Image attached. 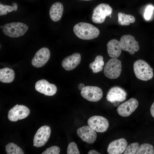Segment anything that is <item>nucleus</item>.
Returning <instances> with one entry per match:
<instances>
[{
	"mask_svg": "<svg viewBox=\"0 0 154 154\" xmlns=\"http://www.w3.org/2000/svg\"><path fill=\"white\" fill-rule=\"evenodd\" d=\"M73 31L78 38L83 40H89L95 38L99 35V29L92 24L85 22H80L75 25Z\"/></svg>",
	"mask_w": 154,
	"mask_h": 154,
	"instance_id": "1",
	"label": "nucleus"
},
{
	"mask_svg": "<svg viewBox=\"0 0 154 154\" xmlns=\"http://www.w3.org/2000/svg\"><path fill=\"white\" fill-rule=\"evenodd\" d=\"M134 73L139 80L147 81L153 77V69L146 62L142 60H136L133 63Z\"/></svg>",
	"mask_w": 154,
	"mask_h": 154,
	"instance_id": "2",
	"label": "nucleus"
},
{
	"mask_svg": "<svg viewBox=\"0 0 154 154\" xmlns=\"http://www.w3.org/2000/svg\"><path fill=\"white\" fill-rule=\"evenodd\" d=\"M28 28V26L24 23L13 22L5 25L3 28L2 31L7 36L16 38L23 35Z\"/></svg>",
	"mask_w": 154,
	"mask_h": 154,
	"instance_id": "3",
	"label": "nucleus"
},
{
	"mask_svg": "<svg viewBox=\"0 0 154 154\" xmlns=\"http://www.w3.org/2000/svg\"><path fill=\"white\" fill-rule=\"evenodd\" d=\"M122 70L121 61L116 58H112L106 63L104 74L107 78L115 79L120 75Z\"/></svg>",
	"mask_w": 154,
	"mask_h": 154,
	"instance_id": "4",
	"label": "nucleus"
},
{
	"mask_svg": "<svg viewBox=\"0 0 154 154\" xmlns=\"http://www.w3.org/2000/svg\"><path fill=\"white\" fill-rule=\"evenodd\" d=\"M112 7L109 5L102 3L99 4L94 9L92 15V20L94 23L101 24L105 21L106 17L111 15Z\"/></svg>",
	"mask_w": 154,
	"mask_h": 154,
	"instance_id": "5",
	"label": "nucleus"
},
{
	"mask_svg": "<svg viewBox=\"0 0 154 154\" xmlns=\"http://www.w3.org/2000/svg\"><path fill=\"white\" fill-rule=\"evenodd\" d=\"M89 126L96 132L103 133L108 129L109 122L105 117L99 116H94L90 117L88 120Z\"/></svg>",
	"mask_w": 154,
	"mask_h": 154,
	"instance_id": "6",
	"label": "nucleus"
},
{
	"mask_svg": "<svg viewBox=\"0 0 154 154\" xmlns=\"http://www.w3.org/2000/svg\"><path fill=\"white\" fill-rule=\"evenodd\" d=\"M119 42L122 50L128 52L131 54H133L139 49L138 42L134 36L130 35L122 36Z\"/></svg>",
	"mask_w": 154,
	"mask_h": 154,
	"instance_id": "7",
	"label": "nucleus"
},
{
	"mask_svg": "<svg viewBox=\"0 0 154 154\" xmlns=\"http://www.w3.org/2000/svg\"><path fill=\"white\" fill-rule=\"evenodd\" d=\"M82 96L87 100L92 102H97L102 97L103 92L99 87L96 86H85L81 90Z\"/></svg>",
	"mask_w": 154,
	"mask_h": 154,
	"instance_id": "8",
	"label": "nucleus"
},
{
	"mask_svg": "<svg viewBox=\"0 0 154 154\" xmlns=\"http://www.w3.org/2000/svg\"><path fill=\"white\" fill-rule=\"evenodd\" d=\"M30 112L29 109L26 106L17 104L9 111L8 118L11 121H16L27 117Z\"/></svg>",
	"mask_w": 154,
	"mask_h": 154,
	"instance_id": "9",
	"label": "nucleus"
},
{
	"mask_svg": "<svg viewBox=\"0 0 154 154\" xmlns=\"http://www.w3.org/2000/svg\"><path fill=\"white\" fill-rule=\"evenodd\" d=\"M51 129L48 125L40 127L37 131L33 139V146L37 147L44 145L48 140L51 133Z\"/></svg>",
	"mask_w": 154,
	"mask_h": 154,
	"instance_id": "10",
	"label": "nucleus"
},
{
	"mask_svg": "<svg viewBox=\"0 0 154 154\" xmlns=\"http://www.w3.org/2000/svg\"><path fill=\"white\" fill-rule=\"evenodd\" d=\"M138 104L137 99L131 98L118 106L117 110V112L121 116L128 117L135 111Z\"/></svg>",
	"mask_w": 154,
	"mask_h": 154,
	"instance_id": "11",
	"label": "nucleus"
},
{
	"mask_svg": "<svg viewBox=\"0 0 154 154\" xmlns=\"http://www.w3.org/2000/svg\"><path fill=\"white\" fill-rule=\"evenodd\" d=\"M127 94L123 89L115 86L111 88L106 95L107 100L112 103L116 102H122L126 99Z\"/></svg>",
	"mask_w": 154,
	"mask_h": 154,
	"instance_id": "12",
	"label": "nucleus"
},
{
	"mask_svg": "<svg viewBox=\"0 0 154 154\" xmlns=\"http://www.w3.org/2000/svg\"><path fill=\"white\" fill-rule=\"evenodd\" d=\"M50 55V51L47 48L43 47L40 48L36 52L32 59V65L37 68L43 66L48 60Z\"/></svg>",
	"mask_w": 154,
	"mask_h": 154,
	"instance_id": "13",
	"label": "nucleus"
},
{
	"mask_svg": "<svg viewBox=\"0 0 154 154\" xmlns=\"http://www.w3.org/2000/svg\"><path fill=\"white\" fill-rule=\"evenodd\" d=\"M77 133L83 141L88 144L94 143L97 138L96 131L87 125L78 128L77 130Z\"/></svg>",
	"mask_w": 154,
	"mask_h": 154,
	"instance_id": "14",
	"label": "nucleus"
},
{
	"mask_svg": "<svg viewBox=\"0 0 154 154\" xmlns=\"http://www.w3.org/2000/svg\"><path fill=\"white\" fill-rule=\"evenodd\" d=\"M35 90L38 92L48 96H52L56 92L57 89L54 84L50 83L45 79L37 81L35 84Z\"/></svg>",
	"mask_w": 154,
	"mask_h": 154,
	"instance_id": "15",
	"label": "nucleus"
},
{
	"mask_svg": "<svg viewBox=\"0 0 154 154\" xmlns=\"http://www.w3.org/2000/svg\"><path fill=\"white\" fill-rule=\"evenodd\" d=\"M127 144V141L123 138L114 140L109 144L107 152L109 154H121L124 151Z\"/></svg>",
	"mask_w": 154,
	"mask_h": 154,
	"instance_id": "16",
	"label": "nucleus"
},
{
	"mask_svg": "<svg viewBox=\"0 0 154 154\" xmlns=\"http://www.w3.org/2000/svg\"><path fill=\"white\" fill-rule=\"evenodd\" d=\"M81 60V56L80 54L75 53L65 58L62 62V66L66 70H71L78 66Z\"/></svg>",
	"mask_w": 154,
	"mask_h": 154,
	"instance_id": "17",
	"label": "nucleus"
},
{
	"mask_svg": "<svg viewBox=\"0 0 154 154\" xmlns=\"http://www.w3.org/2000/svg\"><path fill=\"white\" fill-rule=\"evenodd\" d=\"M107 50L109 56L112 58H117L121 55L122 49L119 41L116 39L110 40L107 44Z\"/></svg>",
	"mask_w": 154,
	"mask_h": 154,
	"instance_id": "18",
	"label": "nucleus"
},
{
	"mask_svg": "<svg viewBox=\"0 0 154 154\" xmlns=\"http://www.w3.org/2000/svg\"><path fill=\"white\" fill-rule=\"evenodd\" d=\"M63 6L60 2L53 4L50 7L49 15L51 19L54 21H58L61 19L63 13Z\"/></svg>",
	"mask_w": 154,
	"mask_h": 154,
	"instance_id": "19",
	"label": "nucleus"
},
{
	"mask_svg": "<svg viewBox=\"0 0 154 154\" xmlns=\"http://www.w3.org/2000/svg\"><path fill=\"white\" fill-rule=\"evenodd\" d=\"M15 78V73L12 69L6 67L0 69V81L4 83L12 82Z\"/></svg>",
	"mask_w": 154,
	"mask_h": 154,
	"instance_id": "20",
	"label": "nucleus"
},
{
	"mask_svg": "<svg viewBox=\"0 0 154 154\" xmlns=\"http://www.w3.org/2000/svg\"><path fill=\"white\" fill-rule=\"evenodd\" d=\"M135 21L134 16L129 14H126L122 12L118 14V22L122 26H127L130 23H133Z\"/></svg>",
	"mask_w": 154,
	"mask_h": 154,
	"instance_id": "21",
	"label": "nucleus"
},
{
	"mask_svg": "<svg viewBox=\"0 0 154 154\" xmlns=\"http://www.w3.org/2000/svg\"><path fill=\"white\" fill-rule=\"evenodd\" d=\"M104 64L103 57L102 56L98 55L96 57L94 61L90 64L89 66L93 72L96 73L103 70Z\"/></svg>",
	"mask_w": 154,
	"mask_h": 154,
	"instance_id": "22",
	"label": "nucleus"
},
{
	"mask_svg": "<svg viewBox=\"0 0 154 154\" xmlns=\"http://www.w3.org/2000/svg\"><path fill=\"white\" fill-rule=\"evenodd\" d=\"M5 150L7 154H24L22 149L13 143H9L5 146Z\"/></svg>",
	"mask_w": 154,
	"mask_h": 154,
	"instance_id": "23",
	"label": "nucleus"
},
{
	"mask_svg": "<svg viewBox=\"0 0 154 154\" xmlns=\"http://www.w3.org/2000/svg\"><path fill=\"white\" fill-rule=\"evenodd\" d=\"M136 154H154V148L151 144L145 143L139 146Z\"/></svg>",
	"mask_w": 154,
	"mask_h": 154,
	"instance_id": "24",
	"label": "nucleus"
},
{
	"mask_svg": "<svg viewBox=\"0 0 154 154\" xmlns=\"http://www.w3.org/2000/svg\"><path fill=\"white\" fill-rule=\"evenodd\" d=\"M139 145L137 142H134L127 146L123 154H135L138 150Z\"/></svg>",
	"mask_w": 154,
	"mask_h": 154,
	"instance_id": "25",
	"label": "nucleus"
},
{
	"mask_svg": "<svg viewBox=\"0 0 154 154\" xmlns=\"http://www.w3.org/2000/svg\"><path fill=\"white\" fill-rule=\"evenodd\" d=\"M80 152L78 146L74 142H70L68 145L67 150V154H79Z\"/></svg>",
	"mask_w": 154,
	"mask_h": 154,
	"instance_id": "26",
	"label": "nucleus"
},
{
	"mask_svg": "<svg viewBox=\"0 0 154 154\" xmlns=\"http://www.w3.org/2000/svg\"><path fill=\"white\" fill-rule=\"evenodd\" d=\"M13 11V7L9 5H4L3 4H0V15H6L7 13Z\"/></svg>",
	"mask_w": 154,
	"mask_h": 154,
	"instance_id": "27",
	"label": "nucleus"
},
{
	"mask_svg": "<svg viewBox=\"0 0 154 154\" xmlns=\"http://www.w3.org/2000/svg\"><path fill=\"white\" fill-rule=\"evenodd\" d=\"M60 151V149L58 147L56 146H53L47 148L41 154H59Z\"/></svg>",
	"mask_w": 154,
	"mask_h": 154,
	"instance_id": "28",
	"label": "nucleus"
},
{
	"mask_svg": "<svg viewBox=\"0 0 154 154\" xmlns=\"http://www.w3.org/2000/svg\"><path fill=\"white\" fill-rule=\"evenodd\" d=\"M154 9V7L152 5H149L147 7L144 14V17L146 20H148L151 18Z\"/></svg>",
	"mask_w": 154,
	"mask_h": 154,
	"instance_id": "29",
	"label": "nucleus"
},
{
	"mask_svg": "<svg viewBox=\"0 0 154 154\" xmlns=\"http://www.w3.org/2000/svg\"><path fill=\"white\" fill-rule=\"evenodd\" d=\"M150 110L152 116L154 118V102L151 106Z\"/></svg>",
	"mask_w": 154,
	"mask_h": 154,
	"instance_id": "30",
	"label": "nucleus"
},
{
	"mask_svg": "<svg viewBox=\"0 0 154 154\" xmlns=\"http://www.w3.org/2000/svg\"><path fill=\"white\" fill-rule=\"evenodd\" d=\"M88 154H100V153H98L96 150H92L90 151L88 153Z\"/></svg>",
	"mask_w": 154,
	"mask_h": 154,
	"instance_id": "31",
	"label": "nucleus"
},
{
	"mask_svg": "<svg viewBox=\"0 0 154 154\" xmlns=\"http://www.w3.org/2000/svg\"><path fill=\"white\" fill-rule=\"evenodd\" d=\"M83 83L80 84L78 86V88L80 90H82L85 87Z\"/></svg>",
	"mask_w": 154,
	"mask_h": 154,
	"instance_id": "32",
	"label": "nucleus"
},
{
	"mask_svg": "<svg viewBox=\"0 0 154 154\" xmlns=\"http://www.w3.org/2000/svg\"><path fill=\"white\" fill-rule=\"evenodd\" d=\"M13 11H16L17 10V7L16 5H14L13 6Z\"/></svg>",
	"mask_w": 154,
	"mask_h": 154,
	"instance_id": "33",
	"label": "nucleus"
},
{
	"mask_svg": "<svg viewBox=\"0 0 154 154\" xmlns=\"http://www.w3.org/2000/svg\"><path fill=\"white\" fill-rule=\"evenodd\" d=\"M80 0L88 1H91V0Z\"/></svg>",
	"mask_w": 154,
	"mask_h": 154,
	"instance_id": "34",
	"label": "nucleus"
},
{
	"mask_svg": "<svg viewBox=\"0 0 154 154\" xmlns=\"http://www.w3.org/2000/svg\"><path fill=\"white\" fill-rule=\"evenodd\" d=\"M3 26H0V28L1 29L2 28H3Z\"/></svg>",
	"mask_w": 154,
	"mask_h": 154,
	"instance_id": "35",
	"label": "nucleus"
},
{
	"mask_svg": "<svg viewBox=\"0 0 154 154\" xmlns=\"http://www.w3.org/2000/svg\"><path fill=\"white\" fill-rule=\"evenodd\" d=\"M111 18V15H110L109 16Z\"/></svg>",
	"mask_w": 154,
	"mask_h": 154,
	"instance_id": "36",
	"label": "nucleus"
}]
</instances>
